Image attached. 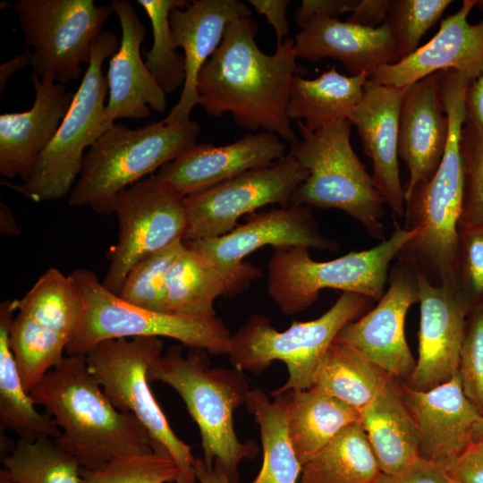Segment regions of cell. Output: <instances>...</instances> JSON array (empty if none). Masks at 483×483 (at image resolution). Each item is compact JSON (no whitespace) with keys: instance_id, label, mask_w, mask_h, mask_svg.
<instances>
[{"instance_id":"obj_33","label":"cell","mask_w":483,"mask_h":483,"mask_svg":"<svg viewBox=\"0 0 483 483\" xmlns=\"http://www.w3.org/2000/svg\"><path fill=\"white\" fill-rule=\"evenodd\" d=\"M258 388L249 392L245 406L259 425L263 462L251 483H297L302 465L299 462L287 428L289 392L271 394Z\"/></svg>"},{"instance_id":"obj_54","label":"cell","mask_w":483,"mask_h":483,"mask_svg":"<svg viewBox=\"0 0 483 483\" xmlns=\"http://www.w3.org/2000/svg\"><path fill=\"white\" fill-rule=\"evenodd\" d=\"M0 483H15L5 469L0 470Z\"/></svg>"},{"instance_id":"obj_24","label":"cell","mask_w":483,"mask_h":483,"mask_svg":"<svg viewBox=\"0 0 483 483\" xmlns=\"http://www.w3.org/2000/svg\"><path fill=\"white\" fill-rule=\"evenodd\" d=\"M406 88L368 80L360 101L349 116L372 161L374 183L385 203L400 218L405 214V199L398 163V125Z\"/></svg>"},{"instance_id":"obj_15","label":"cell","mask_w":483,"mask_h":483,"mask_svg":"<svg viewBox=\"0 0 483 483\" xmlns=\"http://www.w3.org/2000/svg\"><path fill=\"white\" fill-rule=\"evenodd\" d=\"M309 171L290 154L271 165L252 169L202 192L184 198L187 228L183 241L223 236L250 215L269 204L292 205Z\"/></svg>"},{"instance_id":"obj_8","label":"cell","mask_w":483,"mask_h":483,"mask_svg":"<svg viewBox=\"0 0 483 483\" xmlns=\"http://www.w3.org/2000/svg\"><path fill=\"white\" fill-rule=\"evenodd\" d=\"M372 300L343 292L319 318L293 321L277 331L262 314H252L234 335L228 353L234 369L254 375L264 372L274 360L284 362L288 379L271 394L305 390L313 386L317 370L339 332L366 310Z\"/></svg>"},{"instance_id":"obj_46","label":"cell","mask_w":483,"mask_h":483,"mask_svg":"<svg viewBox=\"0 0 483 483\" xmlns=\"http://www.w3.org/2000/svg\"><path fill=\"white\" fill-rule=\"evenodd\" d=\"M357 0H303L294 13V21L302 29L310 20L317 17L338 18L352 12Z\"/></svg>"},{"instance_id":"obj_41","label":"cell","mask_w":483,"mask_h":483,"mask_svg":"<svg viewBox=\"0 0 483 483\" xmlns=\"http://www.w3.org/2000/svg\"><path fill=\"white\" fill-rule=\"evenodd\" d=\"M463 200L459 225H483V128L465 122L460 138Z\"/></svg>"},{"instance_id":"obj_38","label":"cell","mask_w":483,"mask_h":483,"mask_svg":"<svg viewBox=\"0 0 483 483\" xmlns=\"http://www.w3.org/2000/svg\"><path fill=\"white\" fill-rule=\"evenodd\" d=\"M186 248L178 240L139 261L129 272L118 296L134 306L165 313V279L175 258Z\"/></svg>"},{"instance_id":"obj_36","label":"cell","mask_w":483,"mask_h":483,"mask_svg":"<svg viewBox=\"0 0 483 483\" xmlns=\"http://www.w3.org/2000/svg\"><path fill=\"white\" fill-rule=\"evenodd\" d=\"M2 462L15 483H81L77 460L49 437L19 438Z\"/></svg>"},{"instance_id":"obj_4","label":"cell","mask_w":483,"mask_h":483,"mask_svg":"<svg viewBox=\"0 0 483 483\" xmlns=\"http://www.w3.org/2000/svg\"><path fill=\"white\" fill-rule=\"evenodd\" d=\"M208 352L191 348L182 355L180 344L171 346L148 369L150 382L173 387L199 428L204 462L219 465L230 483L239 481V463L253 459L258 447L242 443L234 431L233 411L245 404L250 389L247 377L236 369L210 368Z\"/></svg>"},{"instance_id":"obj_42","label":"cell","mask_w":483,"mask_h":483,"mask_svg":"<svg viewBox=\"0 0 483 483\" xmlns=\"http://www.w3.org/2000/svg\"><path fill=\"white\" fill-rule=\"evenodd\" d=\"M455 287L471 309L483 305V225H458Z\"/></svg>"},{"instance_id":"obj_28","label":"cell","mask_w":483,"mask_h":483,"mask_svg":"<svg viewBox=\"0 0 483 483\" xmlns=\"http://www.w3.org/2000/svg\"><path fill=\"white\" fill-rule=\"evenodd\" d=\"M261 275V270L254 265L243 272L225 273L198 250L186 244L165 275V313L195 318L216 317L214 302L218 296H235Z\"/></svg>"},{"instance_id":"obj_25","label":"cell","mask_w":483,"mask_h":483,"mask_svg":"<svg viewBox=\"0 0 483 483\" xmlns=\"http://www.w3.org/2000/svg\"><path fill=\"white\" fill-rule=\"evenodd\" d=\"M122 38L117 52L109 59L106 79L108 100L105 123L109 129L119 118L144 119L151 109L163 113L166 108L165 93L141 58L140 47L146 34L144 24L126 0H114Z\"/></svg>"},{"instance_id":"obj_49","label":"cell","mask_w":483,"mask_h":483,"mask_svg":"<svg viewBox=\"0 0 483 483\" xmlns=\"http://www.w3.org/2000/svg\"><path fill=\"white\" fill-rule=\"evenodd\" d=\"M477 5L483 10V0ZM466 121L483 128V76L471 80L465 97Z\"/></svg>"},{"instance_id":"obj_1","label":"cell","mask_w":483,"mask_h":483,"mask_svg":"<svg viewBox=\"0 0 483 483\" xmlns=\"http://www.w3.org/2000/svg\"><path fill=\"white\" fill-rule=\"evenodd\" d=\"M257 25L250 15L231 21L223 39L197 80L199 105L214 117L231 114L250 131L258 129L291 143L297 140L287 105L297 73L294 38L276 44L266 54L255 40Z\"/></svg>"},{"instance_id":"obj_45","label":"cell","mask_w":483,"mask_h":483,"mask_svg":"<svg viewBox=\"0 0 483 483\" xmlns=\"http://www.w3.org/2000/svg\"><path fill=\"white\" fill-rule=\"evenodd\" d=\"M445 466L453 483H483V453L472 445Z\"/></svg>"},{"instance_id":"obj_13","label":"cell","mask_w":483,"mask_h":483,"mask_svg":"<svg viewBox=\"0 0 483 483\" xmlns=\"http://www.w3.org/2000/svg\"><path fill=\"white\" fill-rule=\"evenodd\" d=\"M13 9L30 50L33 73L60 84L77 80L89 64L110 4L93 0H16Z\"/></svg>"},{"instance_id":"obj_27","label":"cell","mask_w":483,"mask_h":483,"mask_svg":"<svg viewBox=\"0 0 483 483\" xmlns=\"http://www.w3.org/2000/svg\"><path fill=\"white\" fill-rule=\"evenodd\" d=\"M293 51L297 58L312 62L335 59L352 76H369L379 66L400 60L386 22L377 28H367L329 17L310 20L295 35Z\"/></svg>"},{"instance_id":"obj_43","label":"cell","mask_w":483,"mask_h":483,"mask_svg":"<svg viewBox=\"0 0 483 483\" xmlns=\"http://www.w3.org/2000/svg\"><path fill=\"white\" fill-rule=\"evenodd\" d=\"M458 374L464 394L483 415V305L468 314Z\"/></svg>"},{"instance_id":"obj_47","label":"cell","mask_w":483,"mask_h":483,"mask_svg":"<svg viewBox=\"0 0 483 483\" xmlns=\"http://www.w3.org/2000/svg\"><path fill=\"white\" fill-rule=\"evenodd\" d=\"M248 3L260 14L266 16L274 28L277 44H281L289 35V24L286 17L289 0H249Z\"/></svg>"},{"instance_id":"obj_3","label":"cell","mask_w":483,"mask_h":483,"mask_svg":"<svg viewBox=\"0 0 483 483\" xmlns=\"http://www.w3.org/2000/svg\"><path fill=\"white\" fill-rule=\"evenodd\" d=\"M29 394L59 427L55 442L83 469L154 452L148 431L133 414L113 405L85 356L64 357Z\"/></svg>"},{"instance_id":"obj_32","label":"cell","mask_w":483,"mask_h":483,"mask_svg":"<svg viewBox=\"0 0 483 483\" xmlns=\"http://www.w3.org/2000/svg\"><path fill=\"white\" fill-rule=\"evenodd\" d=\"M16 300L0 304V420L2 428L16 433L19 438H57L61 430L47 413L41 414L26 391L9 343V332Z\"/></svg>"},{"instance_id":"obj_44","label":"cell","mask_w":483,"mask_h":483,"mask_svg":"<svg viewBox=\"0 0 483 483\" xmlns=\"http://www.w3.org/2000/svg\"><path fill=\"white\" fill-rule=\"evenodd\" d=\"M376 483H453L445 466L419 458L406 469L393 474L382 473Z\"/></svg>"},{"instance_id":"obj_9","label":"cell","mask_w":483,"mask_h":483,"mask_svg":"<svg viewBox=\"0 0 483 483\" xmlns=\"http://www.w3.org/2000/svg\"><path fill=\"white\" fill-rule=\"evenodd\" d=\"M70 275L84 303V316L67 356H86L97 343L110 339L168 337L210 354H228L232 335L219 318H195L145 309L106 290L96 274L86 268Z\"/></svg>"},{"instance_id":"obj_34","label":"cell","mask_w":483,"mask_h":483,"mask_svg":"<svg viewBox=\"0 0 483 483\" xmlns=\"http://www.w3.org/2000/svg\"><path fill=\"white\" fill-rule=\"evenodd\" d=\"M381 474L359 420L344 428L302 466L299 483H376Z\"/></svg>"},{"instance_id":"obj_11","label":"cell","mask_w":483,"mask_h":483,"mask_svg":"<svg viewBox=\"0 0 483 483\" xmlns=\"http://www.w3.org/2000/svg\"><path fill=\"white\" fill-rule=\"evenodd\" d=\"M157 337L110 339L97 343L85 357L90 374L113 405L133 414L148 431L154 452L168 454L179 469L176 483H195L191 447L173 431L151 389L148 369L162 355Z\"/></svg>"},{"instance_id":"obj_39","label":"cell","mask_w":483,"mask_h":483,"mask_svg":"<svg viewBox=\"0 0 483 483\" xmlns=\"http://www.w3.org/2000/svg\"><path fill=\"white\" fill-rule=\"evenodd\" d=\"M81 483H171L179 478L174 461L165 453L129 456L96 469L80 470Z\"/></svg>"},{"instance_id":"obj_52","label":"cell","mask_w":483,"mask_h":483,"mask_svg":"<svg viewBox=\"0 0 483 483\" xmlns=\"http://www.w3.org/2000/svg\"><path fill=\"white\" fill-rule=\"evenodd\" d=\"M0 216L2 234H19L17 225L10 209L3 203L0 206Z\"/></svg>"},{"instance_id":"obj_17","label":"cell","mask_w":483,"mask_h":483,"mask_svg":"<svg viewBox=\"0 0 483 483\" xmlns=\"http://www.w3.org/2000/svg\"><path fill=\"white\" fill-rule=\"evenodd\" d=\"M311 208L292 204L254 212L244 224L223 236L185 243L198 250L216 268L229 274L250 269L253 265L243 262L244 258L265 246L275 250L304 247L338 251V242L320 233Z\"/></svg>"},{"instance_id":"obj_21","label":"cell","mask_w":483,"mask_h":483,"mask_svg":"<svg viewBox=\"0 0 483 483\" xmlns=\"http://www.w3.org/2000/svg\"><path fill=\"white\" fill-rule=\"evenodd\" d=\"M35 89L30 109L0 115V174L7 179L30 177L42 152L69 111L74 94L66 86L31 73Z\"/></svg>"},{"instance_id":"obj_30","label":"cell","mask_w":483,"mask_h":483,"mask_svg":"<svg viewBox=\"0 0 483 483\" xmlns=\"http://www.w3.org/2000/svg\"><path fill=\"white\" fill-rule=\"evenodd\" d=\"M369 76H345L335 66L313 80L296 73L292 80L287 105L290 120H297L308 131L349 120L361 99Z\"/></svg>"},{"instance_id":"obj_51","label":"cell","mask_w":483,"mask_h":483,"mask_svg":"<svg viewBox=\"0 0 483 483\" xmlns=\"http://www.w3.org/2000/svg\"><path fill=\"white\" fill-rule=\"evenodd\" d=\"M30 49L27 48L23 53L15 55L13 58L3 63L0 65V94L5 89L8 80L17 72L30 64Z\"/></svg>"},{"instance_id":"obj_16","label":"cell","mask_w":483,"mask_h":483,"mask_svg":"<svg viewBox=\"0 0 483 483\" xmlns=\"http://www.w3.org/2000/svg\"><path fill=\"white\" fill-rule=\"evenodd\" d=\"M388 283L377 305L347 324L335 341L353 347L390 376L406 381L416 365L404 324L410 307L419 301L417 273L411 265L396 260Z\"/></svg>"},{"instance_id":"obj_2","label":"cell","mask_w":483,"mask_h":483,"mask_svg":"<svg viewBox=\"0 0 483 483\" xmlns=\"http://www.w3.org/2000/svg\"><path fill=\"white\" fill-rule=\"evenodd\" d=\"M470 82L462 72H441L440 95L449 121L444 157L435 174L404 196V227L417 233L401 248L396 259L411 265L417 274L437 286L455 284L463 200L460 138L467 117L465 97Z\"/></svg>"},{"instance_id":"obj_7","label":"cell","mask_w":483,"mask_h":483,"mask_svg":"<svg viewBox=\"0 0 483 483\" xmlns=\"http://www.w3.org/2000/svg\"><path fill=\"white\" fill-rule=\"evenodd\" d=\"M416 233L395 223L391 236L374 248L328 261L313 260L304 247L275 249L267 264L268 295L285 315L302 312L326 288L378 301L386 292L390 262Z\"/></svg>"},{"instance_id":"obj_37","label":"cell","mask_w":483,"mask_h":483,"mask_svg":"<svg viewBox=\"0 0 483 483\" xmlns=\"http://www.w3.org/2000/svg\"><path fill=\"white\" fill-rule=\"evenodd\" d=\"M148 16L152 27L153 44L146 54V66L165 93H172L183 87L185 62L183 55L176 51L170 25L173 9L184 7L186 0H138Z\"/></svg>"},{"instance_id":"obj_10","label":"cell","mask_w":483,"mask_h":483,"mask_svg":"<svg viewBox=\"0 0 483 483\" xmlns=\"http://www.w3.org/2000/svg\"><path fill=\"white\" fill-rule=\"evenodd\" d=\"M111 30L96 40L89 64L69 111L55 137L39 156L29 180L10 188L36 202L57 200L71 192L80 176L86 151L107 130L105 123L108 93L103 64L119 49Z\"/></svg>"},{"instance_id":"obj_50","label":"cell","mask_w":483,"mask_h":483,"mask_svg":"<svg viewBox=\"0 0 483 483\" xmlns=\"http://www.w3.org/2000/svg\"><path fill=\"white\" fill-rule=\"evenodd\" d=\"M194 473L199 483H230L222 468L214 463L208 466L202 458H196L194 462Z\"/></svg>"},{"instance_id":"obj_18","label":"cell","mask_w":483,"mask_h":483,"mask_svg":"<svg viewBox=\"0 0 483 483\" xmlns=\"http://www.w3.org/2000/svg\"><path fill=\"white\" fill-rule=\"evenodd\" d=\"M419 297L418 359L403 381L427 391L452 379L459 369L467 317L472 309L455 284L433 285L417 274Z\"/></svg>"},{"instance_id":"obj_40","label":"cell","mask_w":483,"mask_h":483,"mask_svg":"<svg viewBox=\"0 0 483 483\" xmlns=\"http://www.w3.org/2000/svg\"><path fill=\"white\" fill-rule=\"evenodd\" d=\"M452 3L451 0H389L386 23L397 47L400 60L419 48L421 37Z\"/></svg>"},{"instance_id":"obj_5","label":"cell","mask_w":483,"mask_h":483,"mask_svg":"<svg viewBox=\"0 0 483 483\" xmlns=\"http://www.w3.org/2000/svg\"><path fill=\"white\" fill-rule=\"evenodd\" d=\"M199 133L194 121L181 125L153 122L135 130L114 124L86 151L68 205L114 214L122 191L193 147Z\"/></svg>"},{"instance_id":"obj_48","label":"cell","mask_w":483,"mask_h":483,"mask_svg":"<svg viewBox=\"0 0 483 483\" xmlns=\"http://www.w3.org/2000/svg\"><path fill=\"white\" fill-rule=\"evenodd\" d=\"M389 0H357L346 21L359 26L377 28L386 20Z\"/></svg>"},{"instance_id":"obj_20","label":"cell","mask_w":483,"mask_h":483,"mask_svg":"<svg viewBox=\"0 0 483 483\" xmlns=\"http://www.w3.org/2000/svg\"><path fill=\"white\" fill-rule=\"evenodd\" d=\"M478 0H464L457 13L440 23L437 33L411 55L379 66L368 78L373 83L406 88L440 71L456 70L471 80L483 76V19L475 24L468 15Z\"/></svg>"},{"instance_id":"obj_19","label":"cell","mask_w":483,"mask_h":483,"mask_svg":"<svg viewBox=\"0 0 483 483\" xmlns=\"http://www.w3.org/2000/svg\"><path fill=\"white\" fill-rule=\"evenodd\" d=\"M285 155V144L278 135L248 133L227 145L195 144L164 165L156 175L185 198L247 171L271 165Z\"/></svg>"},{"instance_id":"obj_6","label":"cell","mask_w":483,"mask_h":483,"mask_svg":"<svg viewBox=\"0 0 483 483\" xmlns=\"http://www.w3.org/2000/svg\"><path fill=\"white\" fill-rule=\"evenodd\" d=\"M301 140L291 143L290 154L309 171L292 204L336 208L357 220L368 234L385 240V200L354 153L349 120L308 131L297 123Z\"/></svg>"},{"instance_id":"obj_35","label":"cell","mask_w":483,"mask_h":483,"mask_svg":"<svg viewBox=\"0 0 483 483\" xmlns=\"http://www.w3.org/2000/svg\"><path fill=\"white\" fill-rule=\"evenodd\" d=\"M389 377L358 350L334 341L320 361L311 387L360 411Z\"/></svg>"},{"instance_id":"obj_31","label":"cell","mask_w":483,"mask_h":483,"mask_svg":"<svg viewBox=\"0 0 483 483\" xmlns=\"http://www.w3.org/2000/svg\"><path fill=\"white\" fill-rule=\"evenodd\" d=\"M287 392L288 434L302 466L344 428L360 420L359 411L313 387Z\"/></svg>"},{"instance_id":"obj_23","label":"cell","mask_w":483,"mask_h":483,"mask_svg":"<svg viewBox=\"0 0 483 483\" xmlns=\"http://www.w3.org/2000/svg\"><path fill=\"white\" fill-rule=\"evenodd\" d=\"M401 388L418 427L419 458L445 465L470 446L472 428L483 415L464 394L458 373L427 391L403 381Z\"/></svg>"},{"instance_id":"obj_14","label":"cell","mask_w":483,"mask_h":483,"mask_svg":"<svg viewBox=\"0 0 483 483\" xmlns=\"http://www.w3.org/2000/svg\"><path fill=\"white\" fill-rule=\"evenodd\" d=\"M118 239L110 250V265L102 282L118 295L131 269L144 258L178 240L187 228L184 198L156 174L122 191L114 201Z\"/></svg>"},{"instance_id":"obj_29","label":"cell","mask_w":483,"mask_h":483,"mask_svg":"<svg viewBox=\"0 0 483 483\" xmlns=\"http://www.w3.org/2000/svg\"><path fill=\"white\" fill-rule=\"evenodd\" d=\"M360 414L382 473H397L419 458V430L401 380L390 376Z\"/></svg>"},{"instance_id":"obj_53","label":"cell","mask_w":483,"mask_h":483,"mask_svg":"<svg viewBox=\"0 0 483 483\" xmlns=\"http://www.w3.org/2000/svg\"><path fill=\"white\" fill-rule=\"evenodd\" d=\"M483 453V416L478 420L470 434V444Z\"/></svg>"},{"instance_id":"obj_26","label":"cell","mask_w":483,"mask_h":483,"mask_svg":"<svg viewBox=\"0 0 483 483\" xmlns=\"http://www.w3.org/2000/svg\"><path fill=\"white\" fill-rule=\"evenodd\" d=\"M441 71L406 88L399 115L398 156L410 178L404 196L429 180L444 157L449 121L440 95Z\"/></svg>"},{"instance_id":"obj_22","label":"cell","mask_w":483,"mask_h":483,"mask_svg":"<svg viewBox=\"0 0 483 483\" xmlns=\"http://www.w3.org/2000/svg\"><path fill=\"white\" fill-rule=\"evenodd\" d=\"M250 15V9L239 0H192L170 13L175 47H182L185 62V82L177 104L162 122L168 125L190 123L192 108L199 105V74L219 47L228 24Z\"/></svg>"},{"instance_id":"obj_12","label":"cell","mask_w":483,"mask_h":483,"mask_svg":"<svg viewBox=\"0 0 483 483\" xmlns=\"http://www.w3.org/2000/svg\"><path fill=\"white\" fill-rule=\"evenodd\" d=\"M9 343L27 392L64 357L84 316L80 292L71 277L49 268L19 300Z\"/></svg>"}]
</instances>
